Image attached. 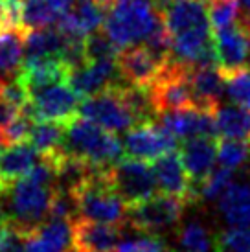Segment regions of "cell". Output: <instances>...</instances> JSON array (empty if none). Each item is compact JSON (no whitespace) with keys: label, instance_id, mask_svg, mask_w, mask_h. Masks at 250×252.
<instances>
[{"label":"cell","instance_id":"cell-13","mask_svg":"<svg viewBox=\"0 0 250 252\" xmlns=\"http://www.w3.org/2000/svg\"><path fill=\"white\" fill-rule=\"evenodd\" d=\"M158 124L164 126L177 140H191V138H217L216 112L201 111V109H184L160 114Z\"/></svg>","mask_w":250,"mask_h":252},{"label":"cell","instance_id":"cell-27","mask_svg":"<svg viewBox=\"0 0 250 252\" xmlns=\"http://www.w3.org/2000/svg\"><path fill=\"white\" fill-rule=\"evenodd\" d=\"M219 208L232 226H250V186L232 184L219 199Z\"/></svg>","mask_w":250,"mask_h":252},{"label":"cell","instance_id":"cell-18","mask_svg":"<svg viewBox=\"0 0 250 252\" xmlns=\"http://www.w3.org/2000/svg\"><path fill=\"white\" fill-rule=\"evenodd\" d=\"M189 83L197 109L216 112L221 107V99L226 94V77L219 70V66L191 68Z\"/></svg>","mask_w":250,"mask_h":252},{"label":"cell","instance_id":"cell-39","mask_svg":"<svg viewBox=\"0 0 250 252\" xmlns=\"http://www.w3.org/2000/svg\"><path fill=\"white\" fill-rule=\"evenodd\" d=\"M239 7H241V19H249L250 17V0H239Z\"/></svg>","mask_w":250,"mask_h":252},{"label":"cell","instance_id":"cell-20","mask_svg":"<svg viewBox=\"0 0 250 252\" xmlns=\"http://www.w3.org/2000/svg\"><path fill=\"white\" fill-rule=\"evenodd\" d=\"M217 138H191L182 144L181 158L191 184H201L214 171L217 158Z\"/></svg>","mask_w":250,"mask_h":252},{"label":"cell","instance_id":"cell-3","mask_svg":"<svg viewBox=\"0 0 250 252\" xmlns=\"http://www.w3.org/2000/svg\"><path fill=\"white\" fill-rule=\"evenodd\" d=\"M62 153L91 164L97 169H111L124 158V144L89 120L77 116L66 126Z\"/></svg>","mask_w":250,"mask_h":252},{"label":"cell","instance_id":"cell-37","mask_svg":"<svg viewBox=\"0 0 250 252\" xmlns=\"http://www.w3.org/2000/svg\"><path fill=\"white\" fill-rule=\"evenodd\" d=\"M26 234L7 221L6 238L0 245V252H26Z\"/></svg>","mask_w":250,"mask_h":252},{"label":"cell","instance_id":"cell-26","mask_svg":"<svg viewBox=\"0 0 250 252\" xmlns=\"http://www.w3.org/2000/svg\"><path fill=\"white\" fill-rule=\"evenodd\" d=\"M66 126L56 122H35L30 131L28 142L42 158H57L62 153Z\"/></svg>","mask_w":250,"mask_h":252},{"label":"cell","instance_id":"cell-41","mask_svg":"<svg viewBox=\"0 0 250 252\" xmlns=\"http://www.w3.org/2000/svg\"><path fill=\"white\" fill-rule=\"evenodd\" d=\"M2 146H4V140H2V136H0V153H2Z\"/></svg>","mask_w":250,"mask_h":252},{"label":"cell","instance_id":"cell-2","mask_svg":"<svg viewBox=\"0 0 250 252\" xmlns=\"http://www.w3.org/2000/svg\"><path fill=\"white\" fill-rule=\"evenodd\" d=\"M164 26L153 0H116L103 24V32L120 50L140 46Z\"/></svg>","mask_w":250,"mask_h":252},{"label":"cell","instance_id":"cell-23","mask_svg":"<svg viewBox=\"0 0 250 252\" xmlns=\"http://www.w3.org/2000/svg\"><path fill=\"white\" fill-rule=\"evenodd\" d=\"M42 158L30 142H21L15 146H7L6 151L0 153V179L7 188L13 186V182L26 177Z\"/></svg>","mask_w":250,"mask_h":252},{"label":"cell","instance_id":"cell-34","mask_svg":"<svg viewBox=\"0 0 250 252\" xmlns=\"http://www.w3.org/2000/svg\"><path fill=\"white\" fill-rule=\"evenodd\" d=\"M179 247H181V252H210L212 239L202 224L189 223L181 230Z\"/></svg>","mask_w":250,"mask_h":252},{"label":"cell","instance_id":"cell-7","mask_svg":"<svg viewBox=\"0 0 250 252\" xmlns=\"http://www.w3.org/2000/svg\"><path fill=\"white\" fill-rule=\"evenodd\" d=\"M109 179L127 206L151 199L158 188L153 166L138 158H122L109 169Z\"/></svg>","mask_w":250,"mask_h":252},{"label":"cell","instance_id":"cell-4","mask_svg":"<svg viewBox=\"0 0 250 252\" xmlns=\"http://www.w3.org/2000/svg\"><path fill=\"white\" fill-rule=\"evenodd\" d=\"M77 217L107 224L127 223L129 206L114 189L109 169H96L87 181L74 191Z\"/></svg>","mask_w":250,"mask_h":252},{"label":"cell","instance_id":"cell-11","mask_svg":"<svg viewBox=\"0 0 250 252\" xmlns=\"http://www.w3.org/2000/svg\"><path fill=\"white\" fill-rule=\"evenodd\" d=\"M219 70L228 76L250 64V30L241 19L214 35Z\"/></svg>","mask_w":250,"mask_h":252},{"label":"cell","instance_id":"cell-36","mask_svg":"<svg viewBox=\"0 0 250 252\" xmlns=\"http://www.w3.org/2000/svg\"><path fill=\"white\" fill-rule=\"evenodd\" d=\"M116 252H171L167 249V245L156 234H144L140 232L138 238L124 241L122 245H118Z\"/></svg>","mask_w":250,"mask_h":252},{"label":"cell","instance_id":"cell-15","mask_svg":"<svg viewBox=\"0 0 250 252\" xmlns=\"http://www.w3.org/2000/svg\"><path fill=\"white\" fill-rule=\"evenodd\" d=\"M164 64L144 44L122 50L118 56V68L124 81L138 87H151L158 79Z\"/></svg>","mask_w":250,"mask_h":252},{"label":"cell","instance_id":"cell-19","mask_svg":"<svg viewBox=\"0 0 250 252\" xmlns=\"http://www.w3.org/2000/svg\"><path fill=\"white\" fill-rule=\"evenodd\" d=\"M153 171L156 186L164 195L177 197V199H182L184 203H189L191 181L182 164L181 153L171 151V153L160 157L158 160L153 162Z\"/></svg>","mask_w":250,"mask_h":252},{"label":"cell","instance_id":"cell-28","mask_svg":"<svg viewBox=\"0 0 250 252\" xmlns=\"http://www.w3.org/2000/svg\"><path fill=\"white\" fill-rule=\"evenodd\" d=\"M217 134L222 138L250 142V111L237 105H221L216 111Z\"/></svg>","mask_w":250,"mask_h":252},{"label":"cell","instance_id":"cell-9","mask_svg":"<svg viewBox=\"0 0 250 252\" xmlns=\"http://www.w3.org/2000/svg\"><path fill=\"white\" fill-rule=\"evenodd\" d=\"M186 203L182 199L171 195H153L138 204L129 206L127 212V223L132 230L144 232V234H155L158 230L169 228L175 223H179L182 217Z\"/></svg>","mask_w":250,"mask_h":252},{"label":"cell","instance_id":"cell-21","mask_svg":"<svg viewBox=\"0 0 250 252\" xmlns=\"http://www.w3.org/2000/svg\"><path fill=\"white\" fill-rule=\"evenodd\" d=\"M26 252H74L72 221L48 219L26 238Z\"/></svg>","mask_w":250,"mask_h":252},{"label":"cell","instance_id":"cell-29","mask_svg":"<svg viewBox=\"0 0 250 252\" xmlns=\"http://www.w3.org/2000/svg\"><path fill=\"white\" fill-rule=\"evenodd\" d=\"M250 158V142L222 138L217 142V160L222 168L237 169Z\"/></svg>","mask_w":250,"mask_h":252},{"label":"cell","instance_id":"cell-22","mask_svg":"<svg viewBox=\"0 0 250 252\" xmlns=\"http://www.w3.org/2000/svg\"><path fill=\"white\" fill-rule=\"evenodd\" d=\"M74 0H22L21 26L26 32L54 26L70 11Z\"/></svg>","mask_w":250,"mask_h":252},{"label":"cell","instance_id":"cell-31","mask_svg":"<svg viewBox=\"0 0 250 252\" xmlns=\"http://www.w3.org/2000/svg\"><path fill=\"white\" fill-rule=\"evenodd\" d=\"M212 28L219 32L236 24L241 19L239 0H208Z\"/></svg>","mask_w":250,"mask_h":252},{"label":"cell","instance_id":"cell-6","mask_svg":"<svg viewBox=\"0 0 250 252\" xmlns=\"http://www.w3.org/2000/svg\"><path fill=\"white\" fill-rule=\"evenodd\" d=\"M81 98L68 83H59L39 91L30 96V103L24 111L35 122H56L68 126L74 118L79 116Z\"/></svg>","mask_w":250,"mask_h":252},{"label":"cell","instance_id":"cell-5","mask_svg":"<svg viewBox=\"0 0 250 252\" xmlns=\"http://www.w3.org/2000/svg\"><path fill=\"white\" fill-rule=\"evenodd\" d=\"M54 191V186H44L28 175L13 182L4 195L7 197V221L30 236L44 221H48Z\"/></svg>","mask_w":250,"mask_h":252},{"label":"cell","instance_id":"cell-1","mask_svg":"<svg viewBox=\"0 0 250 252\" xmlns=\"http://www.w3.org/2000/svg\"><path fill=\"white\" fill-rule=\"evenodd\" d=\"M162 22L171 39V59L186 66H217L208 0H166Z\"/></svg>","mask_w":250,"mask_h":252},{"label":"cell","instance_id":"cell-16","mask_svg":"<svg viewBox=\"0 0 250 252\" xmlns=\"http://www.w3.org/2000/svg\"><path fill=\"white\" fill-rule=\"evenodd\" d=\"M105 11L109 9L99 0H76L59 22V30L68 39H87L105 24Z\"/></svg>","mask_w":250,"mask_h":252},{"label":"cell","instance_id":"cell-10","mask_svg":"<svg viewBox=\"0 0 250 252\" xmlns=\"http://www.w3.org/2000/svg\"><path fill=\"white\" fill-rule=\"evenodd\" d=\"M175 149H177V138L156 122L134 126L127 131L124 138L125 155L138 160L155 162Z\"/></svg>","mask_w":250,"mask_h":252},{"label":"cell","instance_id":"cell-8","mask_svg":"<svg viewBox=\"0 0 250 252\" xmlns=\"http://www.w3.org/2000/svg\"><path fill=\"white\" fill-rule=\"evenodd\" d=\"M79 116L109 133H122L138 126L136 118L132 116V112L129 111V107L125 105L122 96L116 91V87L109 89L107 92L96 94L92 98L81 99Z\"/></svg>","mask_w":250,"mask_h":252},{"label":"cell","instance_id":"cell-30","mask_svg":"<svg viewBox=\"0 0 250 252\" xmlns=\"http://www.w3.org/2000/svg\"><path fill=\"white\" fill-rule=\"evenodd\" d=\"M216 252H250V226H232L214 239Z\"/></svg>","mask_w":250,"mask_h":252},{"label":"cell","instance_id":"cell-25","mask_svg":"<svg viewBox=\"0 0 250 252\" xmlns=\"http://www.w3.org/2000/svg\"><path fill=\"white\" fill-rule=\"evenodd\" d=\"M68 37L62 33L59 26L54 28L31 30L26 33V44H24V54L26 59H46V57H59L66 48Z\"/></svg>","mask_w":250,"mask_h":252},{"label":"cell","instance_id":"cell-35","mask_svg":"<svg viewBox=\"0 0 250 252\" xmlns=\"http://www.w3.org/2000/svg\"><path fill=\"white\" fill-rule=\"evenodd\" d=\"M33 124H35V120L31 118L26 111H22L19 118L15 120V122H11L4 131H0V136H2V140H4V146H15V144L24 142L30 136V131H31Z\"/></svg>","mask_w":250,"mask_h":252},{"label":"cell","instance_id":"cell-40","mask_svg":"<svg viewBox=\"0 0 250 252\" xmlns=\"http://www.w3.org/2000/svg\"><path fill=\"white\" fill-rule=\"evenodd\" d=\"M6 2H13V4H21L22 0H6Z\"/></svg>","mask_w":250,"mask_h":252},{"label":"cell","instance_id":"cell-33","mask_svg":"<svg viewBox=\"0 0 250 252\" xmlns=\"http://www.w3.org/2000/svg\"><path fill=\"white\" fill-rule=\"evenodd\" d=\"M224 77H226V96L237 107L250 111V68H241Z\"/></svg>","mask_w":250,"mask_h":252},{"label":"cell","instance_id":"cell-38","mask_svg":"<svg viewBox=\"0 0 250 252\" xmlns=\"http://www.w3.org/2000/svg\"><path fill=\"white\" fill-rule=\"evenodd\" d=\"M22 109H19L17 105L6 101L4 98H0V131H4L11 122L21 116Z\"/></svg>","mask_w":250,"mask_h":252},{"label":"cell","instance_id":"cell-17","mask_svg":"<svg viewBox=\"0 0 250 252\" xmlns=\"http://www.w3.org/2000/svg\"><path fill=\"white\" fill-rule=\"evenodd\" d=\"M70 68L62 63L59 57H46V59H24L19 79L26 87L30 96L39 91H44L48 87L59 83H68Z\"/></svg>","mask_w":250,"mask_h":252},{"label":"cell","instance_id":"cell-32","mask_svg":"<svg viewBox=\"0 0 250 252\" xmlns=\"http://www.w3.org/2000/svg\"><path fill=\"white\" fill-rule=\"evenodd\" d=\"M85 50L89 61H114L122 50L112 42L105 32H96L85 39Z\"/></svg>","mask_w":250,"mask_h":252},{"label":"cell","instance_id":"cell-12","mask_svg":"<svg viewBox=\"0 0 250 252\" xmlns=\"http://www.w3.org/2000/svg\"><path fill=\"white\" fill-rule=\"evenodd\" d=\"M120 83H124V77L120 74L118 59L89 61L87 64L70 72L68 77V85L77 92V96L81 99L107 92Z\"/></svg>","mask_w":250,"mask_h":252},{"label":"cell","instance_id":"cell-24","mask_svg":"<svg viewBox=\"0 0 250 252\" xmlns=\"http://www.w3.org/2000/svg\"><path fill=\"white\" fill-rule=\"evenodd\" d=\"M26 33L22 26L0 30V81L13 79L15 72L21 70Z\"/></svg>","mask_w":250,"mask_h":252},{"label":"cell","instance_id":"cell-42","mask_svg":"<svg viewBox=\"0 0 250 252\" xmlns=\"http://www.w3.org/2000/svg\"><path fill=\"white\" fill-rule=\"evenodd\" d=\"M74 2H76V0H74Z\"/></svg>","mask_w":250,"mask_h":252},{"label":"cell","instance_id":"cell-14","mask_svg":"<svg viewBox=\"0 0 250 252\" xmlns=\"http://www.w3.org/2000/svg\"><path fill=\"white\" fill-rule=\"evenodd\" d=\"M120 238V224L96 223L81 217L72 221L74 252H116Z\"/></svg>","mask_w":250,"mask_h":252}]
</instances>
